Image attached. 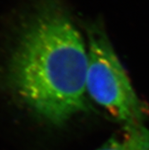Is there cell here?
<instances>
[{"instance_id":"1","label":"cell","mask_w":149,"mask_h":150,"mask_svg":"<svg viewBox=\"0 0 149 150\" xmlns=\"http://www.w3.org/2000/svg\"><path fill=\"white\" fill-rule=\"evenodd\" d=\"M88 50L59 0H42L24 23L6 78L40 118L63 124L85 111Z\"/></svg>"},{"instance_id":"2","label":"cell","mask_w":149,"mask_h":150,"mask_svg":"<svg viewBox=\"0 0 149 150\" xmlns=\"http://www.w3.org/2000/svg\"><path fill=\"white\" fill-rule=\"evenodd\" d=\"M86 93L123 126L142 124L146 109L133 89L109 38L98 25L87 30Z\"/></svg>"},{"instance_id":"3","label":"cell","mask_w":149,"mask_h":150,"mask_svg":"<svg viewBox=\"0 0 149 150\" xmlns=\"http://www.w3.org/2000/svg\"><path fill=\"white\" fill-rule=\"evenodd\" d=\"M96 150H149V129L143 124L123 126Z\"/></svg>"}]
</instances>
